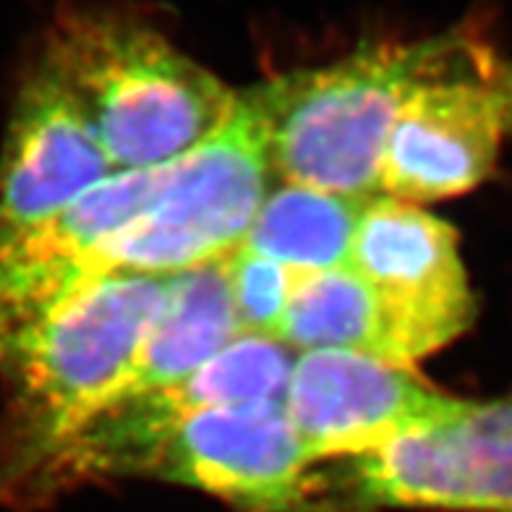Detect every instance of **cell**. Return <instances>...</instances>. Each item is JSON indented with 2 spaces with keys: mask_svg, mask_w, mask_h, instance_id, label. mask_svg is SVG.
<instances>
[{
  "mask_svg": "<svg viewBox=\"0 0 512 512\" xmlns=\"http://www.w3.org/2000/svg\"><path fill=\"white\" fill-rule=\"evenodd\" d=\"M512 139V55L486 34L450 71L418 87L384 147L379 191L408 204L468 194Z\"/></svg>",
  "mask_w": 512,
  "mask_h": 512,
  "instance_id": "obj_7",
  "label": "cell"
},
{
  "mask_svg": "<svg viewBox=\"0 0 512 512\" xmlns=\"http://www.w3.org/2000/svg\"><path fill=\"white\" fill-rule=\"evenodd\" d=\"M280 343L296 351H351L398 364L382 301L348 267L301 272L280 327Z\"/></svg>",
  "mask_w": 512,
  "mask_h": 512,
  "instance_id": "obj_14",
  "label": "cell"
},
{
  "mask_svg": "<svg viewBox=\"0 0 512 512\" xmlns=\"http://www.w3.org/2000/svg\"><path fill=\"white\" fill-rule=\"evenodd\" d=\"M262 118L238 95L228 121L170 162L155 202L89 256L92 277L178 275L238 249L267 196Z\"/></svg>",
  "mask_w": 512,
  "mask_h": 512,
  "instance_id": "obj_4",
  "label": "cell"
},
{
  "mask_svg": "<svg viewBox=\"0 0 512 512\" xmlns=\"http://www.w3.org/2000/svg\"><path fill=\"white\" fill-rule=\"evenodd\" d=\"M512 512V392L439 426L311 471L309 512Z\"/></svg>",
  "mask_w": 512,
  "mask_h": 512,
  "instance_id": "obj_5",
  "label": "cell"
},
{
  "mask_svg": "<svg viewBox=\"0 0 512 512\" xmlns=\"http://www.w3.org/2000/svg\"><path fill=\"white\" fill-rule=\"evenodd\" d=\"M311 468L285 405L256 403L183 418L136 479L212 494L241 512H309Z\"/></svg>",
  "mask_w": 512,
  "mask_h": 512,
  "instance_id": "obj_10",
  "label": "cell"
},
{
  "mask_svg": "<svg viewBox=\"0 0 512 512\" xmlns=\"http://www.w3.org/2000/svg\"><path fill=\"white\" fill-rule=\"evenodd\" d=\"M293 361L288 345L238 335L189 377L105 400L53 452L34 486L29 510L53 505L79 486L136 479L152 447L191 413L283 403Z\"/></svg>",
  "mask_w": 512,
  "mask_h": 512,
  "instance_id": "obj_6",
  "label": "cell"
},
{
  "mask_svg": "<svg viewBox=\"0 0 512 512\" xmlns=\"http://www.w3.org/2000/svg\"><path fill=\"white\" fill-rule=\"evenodd\" d=\"M369 202L283 183L264 196L241 246L301 272L340 270L348 267L353 236Z\"/></svg>",
  "mask_w": 512,
  "mask_h": 512,
  "instance_id": "obj_13",
  "label": "cell"
},
{
  "mask_svg": "<svg viewBox=\"0 0 512 512\" xmlns=\"http://www.w3.org/2000/svg\"><path fill=\"white\" fill-rule=\"evenodd\" d=\"M460 403L413 366L351 351L298 353L283 398L311 465L371 455L429 432L455 416Z\"/></svg>",
  "mask_w": 512,
  "mask_h": 512,
  "instance_id": "obj_9",
  "label": "cell"
},
{
  "mask_svg": "<svg viewBox=\"0 0 512 512\" xmlns=\"http://www.w3.org/2000/svg\"><path fill=\"white\" fill-rule=\"evenodd\" d=\"M115 165L63 87L32 61L0 149V246L61 215Z\"/></svg>",
  "mask_w": 512,
  "mask_h": 512,
  "instance_id": "obj_11",
  "label": "cell"
},
{
  "mask_svg": "<svg viewBox=\"0 0 512 512\" xmlns=\"http://www.w3.org/2000/svg\"><path fill=\"white\" fill-rule=\"evenodd\" d=\"M348 270L382 301L403 366L455 343L479 314L458 230L418 204L371 199L353 236Z\"/></svg>",
  "mask_w": 512,
  "mask_h": 512,
  "instance_id": "obj_8",
  "label": "cell"
},
{
  "mask_svg": "<svg viewBox=\"0 0 512 512\" xmlns=\"http://www.w3.org/2000/svg\"><path fill=\"white\" fill-rule=\"evenodd\" d=\"M34 63L74 100L115 170L178 160L238 105V92L121 8H66Z\"/></svg>",
  "mask_w": 512,
  "mask_h": 512,
  "instance_id": "obj_2",
  "label": "cell"
},
{
  "mask_svg": "<svg viewBox=\"0 0 512 512\" xmlns=\"http://www.w3.org/2000/svg\"><path fill=\"white\" fill-rule=\"evenodd\" d=\"M173 277L105 275L0 345V505L29 512L53 452L118 390Z\"/></svg>",
  "mask_w": 512,
  "mask_h": 512,
  "instance_id": "obj_1",
  "label": "cell"
},
{
  "mask_svg": "<svg viewBox=\"0 0 512 512\" xmlns=\"http://www.w3.org/2000/svg\"><path fill=\"white\" fill-rule=\"evenodd\" d=\"M484 29L452 27L411 42H377L317 68L270 76L243 92L283 183L377 199L390 131L408 97L450 71Z\"/></svg>",
  "mask_w": 512,
  "mask_h": 512,
  "instance_id": "obj_3",
  "label": "cell"
},
{
  "mask_svg": "<svg viewBox=\"0 0 512 512\" xmlns=\"http://www.w3.org/2000/svg\"><path fill=\"white\" fill-rule=\"evenodd\" d=\"M223 267L238 332L280 343V327L301 270L264 259L246 246L223 256Z\"/></svg>",
  "mask_w": 512,
  "mask_h": 512,
  "instance_id": "obj_15",
  "label": "cell"
},
{
  "mask_svg": "<svg viewBox=\"0 0 512 512\" xmlns=\"http://www.w3.org/2000/svg\"><path fill=\"white\" fill-rule=\"evenodd\" d=\"M238 335L223 259L178 272L168 301L149 324L134 361L110 398L155 390L189 377Z\"/></svg>",
  "mask_w": 512,
  "mask_h": 512,
  "instance_id": "obj_12",
  "label": "cell"
}]
</instances>
